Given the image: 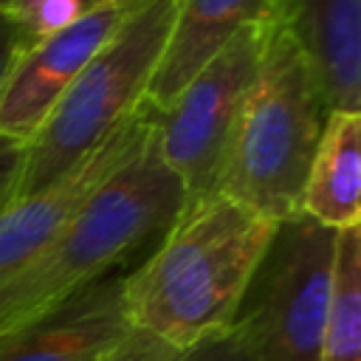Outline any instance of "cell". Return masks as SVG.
Segmentation results:
<instances>
[{
  "mask_svg": "<svg viewBox=\"0 0 361 361\" xmlns=\"http://www.w3.org/2000/svg\"><path fill=\"white\" fill-rule=\"evenodd\" d=\"M274 228L217 192L186 200L147 259L124 274L133 330L175 353L228 330Z\"/></svg>",
  "mask_w": 361,
  "mask_h": 361,
  "instance_id": "obj_1",
  "label": "cell"
},
{
  "mask_svg": "<svg viewBox=\"0 0 361 361\" xmlns=\"http://www.w3.org/2000/svg\"><path fill=\"white\" fill-rule=\"evenodd\" d=\"M183 206L186 189L161 158L155 118L141 144L99 183L45 251L0 285V336L116 274L138 248L158 243Z\"/></svg>",
  "mask_w": 361,
  "mask_h": 361,
  "instance_id": "obj_2",
  "label": "cell"
},
{
  "mask_svg": "<svg viewBox=\"0 0 361 361\" xmlns=\"http://www.w3.org/2000/svg\"><path fill=\"white\" fill-rule=\"evenodd\" d=\"M324 118L310 59L293 34L276 25L240 107L214 192L274 223L299 214Z\"/></svg>",
  "mask_w": 361,
  "mask_h": 361,
  "instance_id": "obj_3",
  "label": "cell"
},
{
  "mask_svg": "<svg viewBox=\"0 0 361 361\" xmlns=\"http://www.w3.org/2000/svg\"><path fill=\"white\" fill-rule=\"evenodd\" d=\"M178 3L180 0H144L79 71L34 138L23 144L14 197L39 192L62 178L144 102L152 71L166 48Z\"/></svg>",
  "mask_w": 361,
  "mask_h": 361,
  "instance_id": "obj_4",
  "label": "cell"
},
{
  "mask_svg": "<svg viewBox=\"0 0 361 361\" xmlns=\"http://www.w3.org/2000/svg\"><path fill=\"white\" fill-rule=\"evenodd\" d=\"M336 237L302 212L276 223L228 324L248 361H319Z\"/></svg>",
  "mask_w": 361,
  "mask_h": 361,
  "instance_id": "obj_5",
  "label": "cell"
},
{
  "mask_svg": "<svg viewBox=\"0 0 361 361\" xmlns=\"http://www.w3.org/2000/svg\"><path fill=\"white\" fill-rule=\"evenodd\" d=\"M276 25L259 20L240 28L158 113V149L183 183L186 200L214 192L240 107Z\"/></svg>",
  "mask_w": 361,
  "mask_h": 361,
  "instance_id": "obj_6",
  "label": "cell"
},
{
  "mask_svg": "<svg viewBox=\"0 0 361 361\" xmlns=\"http://www.w3.org/2000/svg\"><path fill=\"white\" fill-rule=\"evenodd\" d=\"M144 0H99L71 25L25 45L0 82V138L28 144L65 87Z\"/></svg>",
  "mask_w": 361,
  "mask_h": 361,
  "instance_id": "obj_7",
  "label": "cell"
},
{
  "mask_svg": "<svg viewBox=\"0 0 361 361\" xmlns=\"http://www.w3.org/2000/svg\"><path fill=\"white\" fill-rule=\"evenodd\" d=\"M155 118L158 110L149 102H141L73 169L39 192L14 197L0 209V285H6L45 251V245L68 226V220L99 189V183L141 144Z\"/></svg>",
  "mask_w": 361,
  "mask_h": 361,
  "instance_id": "obj_8",
  "label": "cell"
},
{
  "mask_svg": "<svg viewBox=\"0 0 361 361\" xmlns=\"http://www.w3.org/2000/svg\"><path fill=\"white\" fill-rule=\"evenodd\" d=\"M130 333L124 274H110L0 336V361H107Z\"/></svg>",
  "mask_w": 361,
  "mask_h": 361,
  "instance_id": "obj_9",
  "label": "cell"
},
{
  "mask_svg": "<svg viewBox=\"0 0 361 361\" xmlns=\"http://www.w3.org/2000/svg\"><path fill=\"white\" fill-rule=\"evenodd\" d=\"M279 25L293 34L330 110L361 107V0H279Z\"/></svg>",
  "mask_w": 361,
  "mask_h": 361,
  "instance_id": "obj_10",
  "label": "cell"
},
{
  "mask_svg": "<svg viewBox=\"0 0 361 361\" xmlns=\"http://www.w3.org/2000/svg\"><path fill=\"white\" fill-rule=\"evenodd\" d=\"M259 20L279 23V0H180L144 102L164 113L178 99L183 85L240 28Z\"/></svg>",
  "mask_w": 361,
  "mask_h": 361,
  "instance_id": "obj_11",
  "label": "cell"
},
{
  "mask_svg": "<svg viewBox=\"0 0 361 361\" xmlns=\"http://www.w3.org/2000/svg\"><path fill=\"white\" fill-rule=\"evenodd\" d=\"M299 212L324 228L361 223V113L330 110L307 166Z\"/></svg>",
  "mask_w": 361,
  "mask_h": 361,
  "instance_id": "obj_12",
  "label": "cell"
},
{
  "mask_svg": "<svg viewBox=\"0 0 361 361\" xmlns=\"http://www.w3.org/2000/svg\"><path fill=\"white\" fill-rule=\"evenodd\" d=\"M319 361H361V226L336 237Z\"/></svg>",
  "mask_w": 361,
  "mask_h": 361,
  "instance_id": "obj_13",
  "label": "cell"
},
{
  "mask_svg": "<svg viewBox=\"0 0 361 361\" xmlns=\"http://www.w3.org/2000/svg\"><path fill=\"white\" fill-rule=\"evenodd\" d=\"M175 361H248V358L240 350V344L231 336V330H223V333L209 336V338L197 341L195 347L178 353Z\"/></svg>",
  "mask_w": 361,
  "mask_h": 361,
  "instance_id": "obj_14",
  "label": "cell"
},
{
  "mask_svg": "<svg viewBox=\"0 0 361 361\" xmlns=\"http://www.w3.org/2000/svg\"><path fill=\"white\" fill-rule=\"evenodd\" d=\"M175 355H178L175 350H169V347L158 344L155 338L133 330L107 361H175Z\"/></svg>",
  "mask_w": 361,
  "mask_h": 361,
  "instance_id": "obj_15",
  "label": "cell"
},
{
  "mask_svg": "<svg viewBox=\"0 0 361 361\" xmlns=\"http://www.w3.org/2000/svg\"><path fill=\"white\" fill-rule=\"evenodd\" d=\"M20 164H23V144L0 138V209L14 200L17 180H20Z\"/></svg>",
  "mask_w": 361,
  "mask_h": 361,
  "instance_id": "obj_16",
  "label": "cell"
},
{
  "mask_svg": "<svg viewBox=\"0 0 361 361\" xmlns=\"http://www.w3.org/2000/svg\"><path fill=\"white\" fill-rule=\"evenodd\" d=\"M20 48H23V42H20L17 28H14L6 17H0V82H3V76H6L11 59L17 56Z\"/></svg>",
  "mask_w": 361,
  "mask_h": 361,
  "instance_id": "obj_17",
  "label": "cell"
},
{
  "mask_svg": "<svg viewBox=\"0 0 361 361\" xmlns=\"http://www.w3.org/2000/svg\"><path fill=\"white\" fill-rule=\"evenodd\" d=\"M25 0H0V17H6V14H11L17 6H23ZM87 6H93V3H99V0H85Z\"/></svg>",
  "mask_w": 361,
  "mask_h": 361,
  "instance_id": "obj_18",
  "label": "cell"
}]
</instances>
